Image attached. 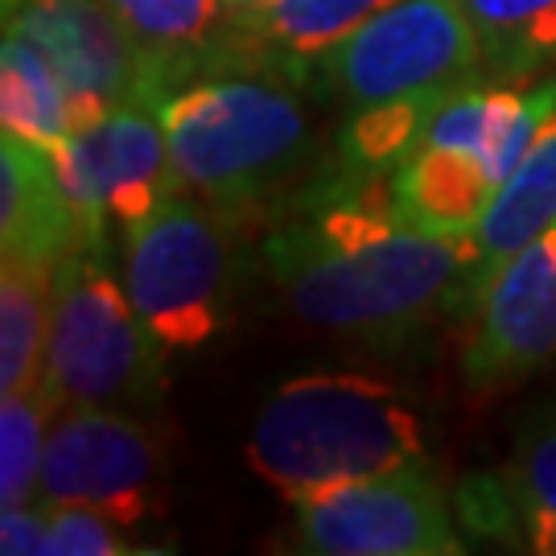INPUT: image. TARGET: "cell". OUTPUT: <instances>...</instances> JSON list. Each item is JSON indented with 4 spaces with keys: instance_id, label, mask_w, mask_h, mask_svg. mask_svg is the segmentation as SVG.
Returning a JSON list of instances; mask_svg holds the SVG:
<instances>
[{
    "instance_id": "18",
    "label": "cell",
    "mask_w": 556,
    "mask_h": 556,
    "mask_svg": "<svg viewBox=\"0 0 556 556\" xmlns=\"http://www.w3.org/2000/svg\"><path fill=\"white\" fill-rule=\"evenodd\" d=\"M482 41V66L519 83L556 66V0H457Z\"/></svg>"
},
{
    "instance_id": "19",
    "label": "cell",
    "mask_w": 556,
    "mask_h": 556,
    "mask_svg": "<svg viewBox=\"0 0 556 556\" xmlns=\"http://www.w3.org/2000/svg\"><path fill=\"white\" fill-rule=\"evenodd\" d=\"M50 268L4 260L0 273V392H38L50 334Z\"/></svg>"
},
{
    "instance_id": "10",
    "label": "cell",
    "mask_w": 556,
    "mask_h": 556,
    "mask_svg": "<svg viewBox=\"0 0 556 556\" xmlns=\"http://www.w3.org/2000/svg\"><path fill=\"white\" fill-rule=\"evenodd\" d=\"M4 29L34 41L59 71L75 132L119 103H153L144 54L108 0H4Z\"/></svg>"
},
{
    "instance_id": "11",
    "label": "cell",
    "mask_w": 556,
    "mask_h": 556,
    "mask_svg": "<svg viewBox=\"0 0 556 556\" xmlns=\"http://www.w3.org/2000/svg\"><path fill=\"white\" fill-rule=\"evenodd\" d=\"M462 371L475 392L519 383L556 358V223L503 260L475 298Z\"/></svg>"
},
{
    "instance_id": "3",
    "label": "cell",
    "mask_w": 556,
    "mask_h": 556,
    "mask_svg": "<svg viewBox=\"0 0 556 556\" xmlns=\"http://www.w3.org/2000/svg\"><path fill=\"white\" fill-rule=\"evenodd\" d=\"M248 466L280 498L301 503L358 478L425 462V425L413 400L371 376L285 379L260 404L243 445Z\"/></svg>"
},
{
    "instance_id": "13",
    "label": "cell",
    "mask_w": 556,
    "mask_h": 556,
    "mask_svg": "<svg viewBox=\"0 0 556 556\" xmlns=\"http://www.w3.org/2000/svg\"><path fill=\"white\" fill-rule=\"evenodd\" d=\"M79 248V223L62 194L50 153L4 132L0 144V256L59 268Z\"/></svg>"
},
{
    "instance_id": "21",
    "label": "cell",
    "mask_w": 556,
    "mask_h": 556,
    "mask_svg": "<svg viewBox=\"0 0 556 556\" xmlns=\"http://www.w3.org/2000/svg\"><path fill=\"white\" fill-rule=\"evenodd\" d=\"M511 507L528 532V548L556 556V413L528 425L511 466Z\"/></svg>"
},
{
    "instance_id": "7",
    "label": "cell",
    "mask_w": 556,
    "mask_h": 556,
    "mask_svg": "<svg viewBox=\"0 0 556 556\" xmlns=\"http://www.w3.org/2000/svg\"><path fill=\"white\" fill-rule=\"evenodd\" d=\"M50 161L79 223V248L108 252L112 227H137L181 190L157 108L144 100L119 103L103 119L71 132Z\"/></svg>"
},
{
    "instance_id": "17",
    "label": "cell",
    "mask_w": 556,
    "mask_h": 556,
    "mask_svg": "<svg viewBox=\"0 0 556 556\" xmlns=\"http://www.w3.org/2000/svg\"><path fill=\"white\" fill-rule=\"evenodd\" d=\"M0 124L41 153H54L75 132L71 96L59 71L29 38L4 29L0 46Z\"/></svg>"
},
{
    "instance_id": "5",
    "label": "cell",
    "mask_w": 556,
    "mask_h": 556,
    "mask_svg": "<svg viewBox=\"0 0 556 556\" xmlns=\"http://www.w3.org/2000/svg\"><path fill=\"white\" fill-rule=\"evenodd\" d=\"M124 289L165 355L202 351L231 314V248L223 215L199 199H165L124 231Z\"/></svg>"
},
{
    "instance_id": "15",
    "label": "cell",
    "mask_w": 556,
    "mask_h": 556,
    "mask_svg": "<svg viewBox=\"0 0 556 556\" xmlns=\"http://www.w3.org/2000/svg\"><path fill=\"white\" fill-rule=\"evenodd\" d=\"M149 66L153 100L190 75L219 71L227 9L223 0H108Z\"/></svg>"
},
{
    "instance_id": "1",
    "label": "cell",
    "mask_w": 556,
    "mask_h": 556,
    "mask_svg": "<svg viewBox=\"0 0 556 556\" xmlns=\"http://www.w3.org/2000/svg\"><path fill=\"white\" fill-rule=\"evenodd\" d=\"M264 256L301 321L363 346H400L475 301L478 236L404 223L392 178L334 174L309 219L280 227Z\"/></svg>"
},
{
    "instance_id": "22",
    "label": "cell",
    "mask_w": 556,
    "mask_h": 556,
    "mask_svg": "<svg viewBox=\"0 0 556 556\" xmlns=\"http://www.w3.org/2000/svg\"><path fill=\"white\" fill-rule=\"evenodd\" d=\"M50 556H144L157 553L153 544H137L132 528L119 519L91 511V507H50V532H46Z\"/></svg>"
},
{
    "instance_id": "9",
    "label": "cell",
    "mask_w": 556,
    "mask_h": 556,
    "mask_svg": "<svg viewBox=\"0 0 556 556\" xmlns=\"http://www.w3.org/2000/svg\"><path fill=\"white\" fill-rule=\"evenodd\" d=\"M298 536L321 556H457L450 498L425 462L301 498Z\"/></svg>"
},
{
    "instance_id": "12",
    "label": "cell",
    "mask_w": 556,
    "mask_h": 556,
    "mask_svg": "<svg viewBox=\"0 0 556 556\" xmlns=\"http://www.w3.org/2000/svg\"><path fill=\"white\" fill-rule=\"evenodd\" d=\"M388 4L396 0H273L260 13L227 17L223 66H256L301 83L338 41Z\"/></svg>"
},
{
    "instance_id": "14",
    "label": "cell",
    "mask_w": 556,
    "mask_h": 556,
    "mask_svg": "<svg viewBox=\"0 0 556 556\" xmlns=\"http://www.w3.org/2000/svg\"><path fill=\"white\" fill-rule=\"evenodd\" d=\"M498 181L475 149L417 144L392 169V202L404 223H417L441 236H475Z\"/></svg>"
},
{
    "instance_id": "6",
    "label": "cell",
    "mask_w": 556,
    "mask_h": 556,
    "mask_svg": "<svg viewBox=\"0 0 556 556\" xmlns=\"http://www.w3.org/2000/svg\"><path fill=\"white\" fill-rule=\"evenodd\" d=\"M482 71V41L457 0H396L318 62L351 112L413 96H454Z\"/></svg>"
},
{
    "instance_id": "24",
    "label": "cell",
    "mask_w": 556,
    "mask_h": 556,
    "mask_svg": "<svg viewBox=\"0 0 556 556\" xmlns=\"http://www.w3.org/2000/svg\"><path fill=\"white\" fill-rule=\"evenodd\" d=\"M273 0H223V9H227V17H243V13H260V9H268Z\"/></svg>"
},
{
    "instance_id": "20",
    "label": "cell",
    "mask_w": 556,
    "mask_h": 556,
    "mask_svg": "<svg viewBox=\"0 0 556 556\" xmlns=\"http://www.w3.org/2000/svg\"><path fill=\"white\" fill-rule=\"evenodd\" d=\"M54 408L38 392H0V507L41 495V462Z\"/></svg>"
},
{
    "instance_id": "23",
    "label": "cell",
    "mask_w": 556,
    "mask_h": 556,
    "mask_svg": "<svg viewBox=\"0 0 556 556\" xmlns=\"http://www.w3.org/2000/svg\"><path fill=\"white\" fill-rule=\"evenodd\" d=\"M46 532H50V503H21L0 511V553L29 556L46 553Z\"/></svg>"
},
{
    "instance_id": "16",
    "label": "cell",
    "mask_w": 556,
    "mask_h": 556,
    "mask_svg": "<svg viewBox=\"0 0 556 556\" xmlns=\"http://www.w3.org/2000/svg\"><path fill=\"white\" fill-rule=\"evenodd\" d=\"M553 223H556V116L544 124V132L528 149V157L516 165V174L498 186V194L491 199L486 215L478 223L475 298L478 289L495 277V268L503 260H511L523 243H532Z\"/></svg>"
},
{
    "instance_id": "2",
    "label": "cell",
    "mask_w": 556,
    "mask_h": 556,
    "mask_svg": "<svg viewBox=\"0 0 556 556\" xmlns=\"http://www.w3.org/2000/svg\"><path fill=\"white\" fill-rule=\"evenodd\" d=\"M178 186L223 219L277 199L309 157L298 83L277 71H202L153 100Z\"/></svg>"
},
{
    "instance_id": "4",
    "label": "cell",
    "mask_w": 556,
    "mask_h": 556,
    "mask_svg": "<svg viewBox=\"0 0 556 556\" xmlns=\"http://www.w3.org/2000/svg\"><path fill=\"white\" fill-rule=\"evenodd\" d=\"M165 388V351L144 330L137 305L112 273L108 252L75 248L50 280V334L41 396L50 408L103 404L153 408Z\"/></svg>"
},
{
    "instance_id": "8",
    "label": "cell",
    "mask_w": 556,
    "mask_h": 556,
    "mask_svg": "<svg viewBox=\"0 0 556 556\" xmlns=\"http://www.w3.org/2000/svg\"><path fill=\"white\" fill-rule=\"evenodd\" d=\"M41 503L91 507L140 528L165 511V450L128 408L75 404L59 408L46 433Z\"/></svg>"
}]
</instances>
